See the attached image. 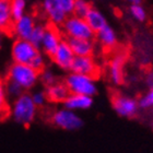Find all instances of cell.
Returning a JSON list of instances; mask_svg holds the SVG:
<instances>
[{
	"label": "cell",
	"mask_w": 153,
	"mask_h": 153,
	"mask_svg": "<svg viewBox=\"0 0 153 153\" xmlns=\"http://www.w3.org/2000/svg\"><path fill=\"white\" fill-rule=\"evenodd\" d=\"M32 96V100L34 104H35L37 107H42L44 105L46 101H47V97H46V94H45V91H35L31 94Z\"/></svg>",
	"instance_id": "f1b7e54d"
},
{
	"label": "cell",
	"mask_w": 153,
	"mask_h": 153,
	"mask_svg": "<svg viewBox=\"0 0 153 153\" xmlns=\"http://www.w3.org/2000/svg\"><path fill=\"white\" fill-rule=\"evenodd\" d=\"M74 56H92L94 53V39H81V38H66Z\"/></svg>",
	"instance_id": "2e32d148"
},
{
	"label": "cell",
	"mask_w": 153,
	"mask_h": 153,
	"mask_svg": "<svg viewBox=\"0 0 153 153\" xmlns=\"http://www.w3.org/2000/svg\"><path fill=\"white\" fill-rule=\"evenodd\" d=\"M138 104H139V108H152L153 107V88L149 90V92L147 94H144L143 96H141L140 99L138 100Z\"/></svg>",
	"instance_id": "484cf974"
},
{
	"label": "cell",
	"mask_w": 153,
	"mask_h": 153,
	"mask_svg": "<svg viewBox=\"0 0 153 153\" xmlns=\"http://www.w3.org/2000/svg\"><path fill=\"white\" fill-rule=\"evenodd\" d=\"M26 1H27V0H26Z\"/></svg>",
	"instance_id": "836d02e7"
},
{
	"label": "cell",
	"mask_w": 153,
	"mask_h": 153,
	"mask_svg": "<svg viewBox=\"0 0 153 153\" xmlns=\"http://www.w3.org/2000/svg\"><path fill=\"white\" fill-rule=\"evenodd\" d=\"M131 18L137 22H144L147 20V11L142 4H131L129 8Z\"/></svg>",
	"instance_id": "603a6c76"
},
{
	"label": "cell",
	"mask_w": 153,
	"mask_h": 153,
	"mask_svg": "<svg viewBox=\"0 0 153 153\" xmlns=\"http://www.w3.org/2000/svg\"><path fill=\"white\" fill-rule=\"evenodd\" d=\"M37 108L38 107L33 102L31 94L24 92L13 101L11 113L16 123L22 126H29L35 120Z\"/></svg>",
	"instance_id": "6da1fadb"
},
{
	"label": "cell",
	"mask_w": 153,
	"mask_h": 153,
	"mask_svg": "<svg viewBox=\"0 0 153 153\" xmlns=\"http://www.w3.org/2000/svg\"><path fill=\"white\" fill-rule=\"evenodd\" d=\"M112 105L116 114L124 118H134L137 116L139 104L137 100L130 96L115 94L112 97Z\"/></svg>",
	"instance_id": "52a82bcc"
},
{
	"label": "cell",
	"mask_w": 153,
	"mask_h": 153,
	"mask_svg": "<svg viewBox=\"0 0 153 153\" xmlns=\"http://www.w3.org/2000/svg\"><path fill=\"white\" fill-rule=\"evenodd\" d=\"M95 38L101 44V46L106 49H113L116 47L118 43L117 35H116L114 29L108 24L95 33Z\"/></svg>",
	"instance_id": "e0dca14e"
},
{
	"label": "cell",
	"mask_w": 153,
	"mask_h": 153,
	"mask_svg": "<svg viewBox=\"0 0 153 153\" xmlns=\"http://www.w3.org/2000/svg\"><path fill=\"white\" fill-rule=\"evenodd\" d=\"M57 4L59 6L62 11H64L68 16L74 14V8L76 0H56Z\"/></svg>",
	"instance_id": "4316f807"
},
{
	"label": "cell",
	"mask_w": 153,
	"mask_h": 153,
	"mask_svg": "<svg viewBox=\"0 0 153 153\" xmlns=\"http://www.w3.org/2000/svg\"><path fill=\"white\" fill-rule=\"evenodd\" d=\"M125 64H126V56L123 54L115 55L111 59L108 66L109 79L115 85H121L125 79Z\"/></svg>",
	"instance_id": "7c38bea8"
},
{
	"label": "cell",
	"mask_w": 153,
	"mask_h": 153,
	"mask_svg": "<svg viewBox=\"0 0 153 153\" xmlns=\"http://www.w3.org/2000/svg\"><path fill=\"white\" fill-rule=\"evenodd\" d=\"M30 66L32 68H34L35 70L39 71L41 72L42 70L45 69V58H44V54H42L41 51L38 53L35 56V58L32 60V62L30 64Z\"/></svg>",
	"instance_id": "83f0119b"
},
{
	"label": "cell",
	"mask_w": 153,
	"mask_h": 153,
	"mask_svg": "<svg viewBox=\"0 0 153 153\" xmlns=\"http://www.w3.org/2000/svg\"><path fill=\"white\" fill-rule=\"evenodd\" d=\"M84 20L95 33L101 29H103L105 25H107V21H106L104 14L93 6L89 10V12L86 13V16H84Z\"/></svg>",
	"instance_id": "d6986e66"
},
{
	"label": "cell",
	"mask_w": 153,
	"mask_h": 153,
	"mask_svg": "<svg viewBox=\"0 0 153 153\" xmlns=\"http://www.w3.org/2000/svg\"><path fill=\"white\" fill-rule=\"evenodd\" d=\"M39 80H41V82L43 83L45 86L51 85V84H54L55 82H57L56 74H55L51 69H44V70H42L41 74H39Z\"/></svg>",
	"instance_id": "d4e9b609"
},
{
	"label": "cell",
	"mask_w": 153,
	"mask_h": 153,
	"mask_svg": "<svg viewBox=\"0 0 153 153\" xmlns=\"http://www.w3.org/2000/svg\"><path fill=\"white\" fill-rule=\"evenodd\" d=\"M45 31H46V25L36 23L35 27L33 29L32 34H31V36H30V38H29V41L31 42L37 49H39V51H41L42 42H43V38H44Z\"/></svg>",
	"instance_id": "ffe728a7"
},
{
	"label": "cell",
	"mask_w": 153,
	"mask_h": 153,
	"mask_svg": "<svg viewBox=\"0 0 153 153\" xmlns=\"http://www.w3.org/2000/svg\"><path fill=\"white\" fill-rule=\"evenodd\" d=\"M61 33L66 38H81V39H94L95 32L93 31L83 18L76 16H69L60 26Z\"/></svg>",
	"instance_id": "3957f363"
},
{
	"label": "cell",
	"mask_w": 153,
	"mask_h": 153,
	"mask_svg": "<svg viewBox=\"0 0 153 153\" xmlns=\"http://www.w3.org/2000/svg\"><path fill=\"white\" fill-rule=\"evenodd\" d=\"M62 35H61V31L58 29L56 25L53 24H47L46 25V31H45L44 38L42 42V47L41 51L43 54L46 55L47 57L51 58L55 51H57L58 46L62 41Z\"/></svg>",
	"instance_id": "ba28073f"
},
{
	"label": "cell",
	"mask_w": 153,
	"mask_h": 153,
	"mask_svg": "<svg viewBox=\"0 0 153 153\" xmlns=\"http://www.w3.org/2000/svg\"><path fill=\"white\" fill-rule=\"evenodd\" d=\"M146 83L149 86V89H152L153 88V71H150L147 74V76H146Z\"/></svg>",
	"instance_id": "4dcf8cb0"
},
{
	"label": "cell",
	"mask_w": 153,
	"mask_h": 153,
	"mask_svg": "<svg viewBox=\"0 0 153 153\" xmlns=\"http://www.w3.org/2000/svg\"><path fill=\"white\" fill-rule=\"evenodd\" d=\"M39 51L30 41L16 38L11 47V57L16 64L30 65Z\"/></svg>",
	"instance_id": "8992f818"
},
{
	"label": "cell",
	"mask_w": 153,
	"mask_h": 153,
	"mask_svg": "<svg viewBox=\"0 0 153 153\" xmlns=\"http://www.w3.org/2000/svg\"><path fill=\"white\" fill-rule=\"evenodd\" d=\"M92 8V4L88 0H76L74 8V16L83 18L86 16V13L89 12V10Z\"/></svg>",
	"instance_id": "cb8c5ba5"
},
{
	"label": "cell",
	"mask_w": 153,
	"mask_h": 153,
	"mask_svg": "<svg viewBox=\"0 0 153 153\" xmlns=\"http://www.w3.org/2000/svg\"><path fill=\"white\" fill-rule=\"evenodd\" d=\"M12 25L11 0H0V32L11 31Z\"/></svg>",
	"instance_id": "ac0fdd59"
},
{
	"label": "cell",
	"mask_w": 153,
	"mask_h": 153,
	"mask_svg": "<svg viewBox=\"0 0 153 153\" xmlns=\"http://www.w3.org/2000/svg\"><path fill=\"white\" fill-rule=\"evenodd\" d=\"M36 22L32 14H24L21 19L13 22L12 31L16 36L20 39H27L32 34L33 29L35 27Z\"/></svg>",
	"instance_id": "4fadbf2b"
},
{
	"label": "cell",
	"mask_w": 153,
	"mask_h": 153,
	"mask_svg": "<svg viewBox=\"0 0 153 153\" xmlns=\"http://www.w3.org/2000/svg\"><path fill=\"white\" fill-rule=\"evenodd\" d=\"M49 120L55 127L67 131L79 130L83 126L82 118L74 111L68 108H60L51 114Z\"/></svg>",
	"instance_id": "5b68a950"
},
{
	"label": "cell",
	"mask_w": 153,
	"mask_h": 153,
	"mask_svg": "<svg viewBox=\"0 0 153 153\" xmlns=\"http://www.w3.org/2000/svg\"><path fill=\"white\" fill-rule=\"evenodd\" d=\"M1 44H2V32H0V47H1Z\"/></svg>",
	"instance_id": "d6a6232c"
},
{
	"label": "cell",
	"mask_w": 153,
	"mask_h": 153,
	"mask_svg": "<svg viewBox=\"0 0 153 153\" xmlns=\"http://www.w3.org/2000/svg\"><path fill=\"white\" fill-rule=\"evenodd\" d=\"M39 71L35 70L30 65L13 62L8 70V80L19 84L24 91L33 89L39 81Z\"/></svg>",
	"instance_id": "7a4b0ae2"
},
{
	"label": "cell",
	"mask_w": 153,
	"mask_h": 153,
	"mask_svg": "<svg viewBox=\"0 0 153 153\" xmlns=\"http://www.w3.org/2000/svg\"><path fill=\"white\" fill-rule=\"evenodd\" d=\"M7 109V93L4 83L0 80V116L6 113Z\"/></svg>",
	"instance_id": "f546056e"
},
{
	"label": "cell",
	"mask_w": 153,
	"mask_h": 153,
	"mask_svg": "<svg viewBox=\"0 0 153 153\" xmlns=\"http://www.w3.org/2000/svg\"><path fill=\"white\" fill-rule=\"evenodd\" d=\"M25 9L26 0H11V16L13 22L25 14Z\"/></svg>",
	"instance_id": "44dd1931"
},
{
	"label": "cell",
	"mask_w": 153,
	"mask_h": 153,
	"mask_svg": "<svg viewBox=\"0 0 153 153\" xmlns=\"http://www.w3.org/2000/svg\"><path fill=\"white\" fill-rule=\"evenodd\" d=\"M128 3H130L131 4H141L142 3V0H126Z\"/></svg>",
	"instance_id": "1f68e13d"
},
{
	"label": "cell",
	"mask_w": 153,
	"mask_h": 153,
	"mask_svg": "<svg viewBox=\"0 0 153 153\" xmlns=\"http://www.w3.org/2000/svg\"><path fill=\"white\" fill-rule=\"evenodd\" d=\"M42 10L48 18L51 24L56 26H61L68 16L59 8L56 0H43Z\"/></svg>",
	"instance_id": "8fae6325"
},
{
	"label": "cell",
	"mask_w": 153,
	"mask_h": 153,
	"mask_svg": "<svg viewBox=\"0 0 153 153\" xmlns=\"http://www.w3.org/2000/svg\"><path fill=\"white\" fill-rule=\"evenodd\" d=\"M44 91L47 101L51 103H64L68 96L70 95V92L64 81L62 82L57 81L51 85L45 86Z\"/></svg>",
	"instance_id": "5bb4252c"
},
{
	"label": "cell",
	"mask_w": 153,
	"mask_h": 153,
	"mask_svg": "<svg viewBox=\"0 0 153 153\" xmlns=\"http://www.w3.org/2000/svg\"><path fill=\"white\" fill-rule=\"evenodd\" d=\"M74 54L71 47L69 46L66 38H64L60 42V44L58 46L57 51H55V54L51 57V60L54 61V64L58 68H60L62 70H70L71 64L74 59Z\"/></svg>",
	"instance_id": "30bf717a"
},
{
	"label": "cell",
	"mask_w": 153,
	"mask_h": 153,
	"mask_svg": "<svg viewBox=\"0 0 153 153\" xmlns=\"http://www.w3.org/2000/svg\"><path fill=\"white\" fill-rule=\"evenodd\" d=\"M69 71L74 74L92 76L94 79L100 74V68L92 56H76Z\"/></svg>",
	"instance_id": "9c48e42d"
},
{
	"label": "cell",
	"mask_w": 153,
	"mask_h": 153,
	"mask_svg": "<svg viewBox=\"0 0 153 153\" xmlns=\"http://www.w3.org/2000/svg\"><path fill=\"white\" fill-rule=\"evenodd\" d=\"M64 82L71 94H81L93 97L97 93L95 80L92 76L70 72L66 76Z\"/></svg>",
	"instance_id": "277c9868"
},
{
	"label": "cell",
	"mask_w": 153,
	"mask_h": 153,
	"mask_svg": "<svg viewBox=\"0 0 153 153\" xmlns=\"http://www.w3.org/2000/svg\"><path fill=\"white\" fill-rule=\"evenodd\" d=\"M4 86H6L7 97L12 99L13 101L16 99H18L20 95H22L23 93L25 92L19 84H16V82H13V81L8 80V79H7V82H6V84H4Z\"/></svg>",
	"instance_id": "7402d4cb"
},
{
	"label": "cell",
	"mask_w": 153,
	"mask_h": 153,
	"mask_svg": "<svg viewBox=\"0 0 153 153\" xmlns=\"http://www.w3.org/2000/svg\"><path fill=\"white\" fill-rule=\"evenodd\" d=\"M65 108L70 111H86L92 107L93 97L88 95H81V94H71L68 96L67 100L62 103Z\"/></svg>",
	"instance_id": "9a60e30c"
}]
</instances>
